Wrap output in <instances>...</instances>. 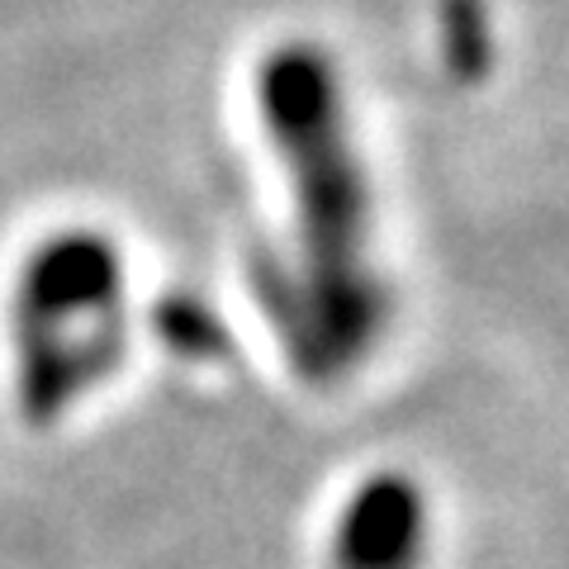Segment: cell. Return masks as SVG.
<instances>
[{"instance_id":"obj_3","label":"cell","mask_w":569,"mask_h":569,"mask_svg":"<svg viewBox=\"0 0 569 569\" xmlns=\"http://www.w3.org/2000/svg\"><path fill=\"white\" fill-rule=\"evenodd\" d=\"M427 556V503L403 475H376L332 522V569H418Z\"/></svg>"},{"instance_id":"obj_1","label":"cell","mask_w":569,"mask_h":569,"mask_svg":"<svg viewBox=\"0 0 569 569\" xmlns=\"http://www.w3.org/2000/svg\"><path fill=\"white\" fill-rule=\"evenodd\" d=\"M261 104L295 181V305H284V332L295 366L332 380L361 361L385 318V290L366 261V186L337 91L309 52L266 71Z\"/></svg>"},{"instance_id":"obj_2","label":"cell","mask_w":569,"mask_h":569,"mask_svg":"<svg viewBox=\"0 0 569 569\" xmlns=\"http://www.w3.org/2000/svg\"><path fill=\"white\" fill-rule=\"evenodd\" d=\"M119 356V271L86 247L33 266L20 295V399L52 422Z\"/></svg>"}]
</instances>
